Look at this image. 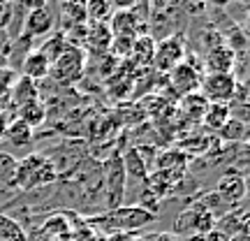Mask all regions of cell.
Returning a JSON list of instances; mask_svg holds the SVG:
<instances>
[{
	"instance_id": "4",
	"label": "cell",
	"mask_w": 250,
	"mask_h": 241,
	"mask_svg": "<svg viewBox=\"0 0 250 241\" xmlns=\"http://www.w3.org/2000/svg\"><path fill=\"white\" fill-rule=\"evenodd\" d=\"M155 218H158V214H151L142 206H118L102 218V223H107V227H111V230L130 232V230H139L144 225L153 223Z\"/></svg>"
},
{
	"instance_id": "5",
	"label": "cell",
	"mask_w": 250,
	"mask_h": 241,
	"mask_svg": "<svg viewBox=\"0 0 250 241\" xmlns=\"http://www.w3.org/2000/svg\"><path fill=\"white\" fill-rule=\"evenodd\" d=\"M215 227V216L202 206L197 202L195 206H190L186 209L183 214L176 218V225H174V232L179 234H199V237H204V234L213 232Z\"/></svg>"
},
{
	"instance_id": "8",
	"label": "cell",
	"mask_w": 250,
	"mask_h": 241,
	"mask_svg": "<svg viewBox=\"0 0 250 241\" xmlns=\"http://www.w3.org/2000/svg\"><path fill=\"white\" fill-rule=\"evenodd\" d=\"M202 77H204V72L199 70V67H195V65H190L188 61H183L169 72V86L176 95L186 98L190 93H199Z\"/></svg>"
},
{
	"instance_id": "3",
	"label": "cell",
	"mask_w": 250,
	"mask_h": 241,
	"mask_svg": "<svg viewBox=\"0 0 250 241\" xmlns=\"http://www.w3.org/2000/svg\"><path fill=\"white\" fill-rule=\"evenodd\" d=\"M186 61V37L181 35H169L155 42V54H153V67L162 74H169L179 63Z\"/></svg>"
},
{
	"instance_id": "22",
	"label": "cell",
	"mask_w": 250,
	"mask_h": 241,
	"mask_svg": "<svg viewBox=\"0 0 250 241\" xmlns=\"http://www.w3.org/2000/svg\"><path fill=\"white\" fill-rule=\"evenodd\" d=\"M0 241H28V232L17 218L0 214Z\"/></svg>"
},
{
	"instance_id": "25",
	"label": "cell",
	"mask_w": 250,
	"mask_h": 241,
	"mask_svg": "<svg viewBox=\"0 0 250 241\" xmlns=\"http://www.w3.org/2000/svg\"><path fill=\"white\" fill-rule=\"evenodd\" d=\"M208 107V102L202 93H190L186 98L181 100V109H183V114L188 118H192V121H202L204 118V111Z\"/></svg>"
},
{
	"instance_id": "16",
	"label": "cell",
	"mask_w": 250,
	"mask_h": 241,
	"mask_svg": "<svg viewBox=\"0 0 250 241\" xmlns=\"http://www.w3.org/2000/svg\"><path fill=\"white\" fill-rule=\"evenodd\" d=\"M9 105L14 109L23 107V105H28V102H35L37 100V84L35 81L26 79V77H19L17 84L9 88Z\"/></svg>"
},
{
	"instance_id": "27",
	"label": "cell",
	"mask_w": 250,
	"mask_h": 241,
	"mask_svg": "<svg viewBox=\"0 0 250 241\" xmlns=\"http://www.w3.org/2000/svg\"><path fill=\"white\" fill-rule=\"evenodd\" d=\"M26 14H28V9H26L23 2H12L9 21H7V28H5L9 42H12V40H17V37L23 33V21H26Z\"/></svg>"
},
{
	"instance_id": "30",
	"label": "cell",
	"mask_w": 250,
	"mask_h": 241,
	"mask_svg": "<svg viewBox=\"0 0 250 241\" xmlns=\"http://www.w3.org/2000/svg\"><path fill=\"white\" fill-rule=\"evenodd\" d=\"M132 42L134 37H114L111 40V54L116 56V58H125V56L132 54Z\"/></svg>"
},
{
	"instance_id": "12",
	"label": "cell",
	"mask_w": 250,
	"mask_h": 241,
	"mask_svg": "<svg viewBox=\"0 0 250 241\" xmlns=\"http://www.w3.org/2000/svg\"><path fill=\"white\" fill-rule=\"evenodd\" d=\"M37 40H33L30 35H26V33H21V35L17 37V40H12L7 46V51H5V61H7V67L9 70H14L19 74V70H21V65H23V61H26V56L30 54V51H35Z\"/></svg>"
},
{
	"instance_id": "11",
	"label": "cell",
	"mask_w": 250,
	"mask_h": 241,
	"mask_svg": "<svg viewBox=\"0 0 250 241\" xmlns=\"http://www.w3.org/2000/svg\"><path fill=\"white\" fill-rule=\"evenodd\" d=\"M215 195L220 197V202H225V204H239L246 197V179L241 174H234V172L225 174L223 179L215 183Z\"/></svg>"
},
{
	"instance_id": "10",
	"label": "cell",
	"mask_w": 250,
	"mask_h": 241,
	"mask_svg": "<svg viewBox=\"0 0 250 241\" xmlns=\"http://www.w3.org/2000/svg\"><path fill=\"white\" fill-rule=\"evenodd\" d=\"M234 65H236V54L229 46L218 44L208 49L204 56V74H234ZM236 77V74H234Z\"/></svg>"
},
{
	"instance_id": "33",
	"label": "cell",
	"mask_w": 250,
	"mask_h": 241,
	"mask_svg": "<svg viewBox=\"0 0 250 241\" xmlns=\"http://www.w3.org/2000/svg\"><path fill=\"white\" fill-rule=\"evenodd\" d=\"M146 241H176V237H171V234H160V237H148Z\"/></svg>"
},
{
	"instance_id": "23",
	"label": "cell",
	"mask_w": 250,
	"mask_h": 241,
	"mask_svg": "<svg viewBox=\"0 0 250 241\" xmlns=\"http://www.w3.org/2000/svg\"><path fill=\"white\" fill-rule=\"evenodd\" d=\"M121 160H123L125 176L130 174V176H134L137 181H146V179H148V167L144 165L142 155H139V151H137V149H130V151L125 153V158H121Z\"/></svg>"
},
{
	"instance_id": "32",
	"label": "cell",
	"mask_w": 250,
	"mask_h": 241,
	"mask_svg": "<svg viewBox=\"0 0 250 241\" xmlns=\"http://www.w3.org/2000/svg\"><path fill=\"white\" fill-rule=\"evenodd\" d=\"M7 125H9V118L5 111H0V139H5V132H7Z\"/></svg>"
},
{
	"instance_id": "21",
	"label": "cell",
	"mask_w": 250,
	"mask_h": 241,
	"mask_svg": "<svg viewBox=\"0 0 250 241\" xmlns=\"http://www.w3.org/2000/svg\"><path fill=\"white\" fill-rule=\"evenodd\" d=\"M153 54H155V40L151 35H137L132 42V54L134 61L139 65H153Z\"/></svg>"
},
{
	"instance_id": "20",
	"label": "cell",
	"mask_w": 250,
	"mask_h": 241,
	"mask_svg": "<svg viewBox=\"0 0 250 241\" xmlns=\"http://www.w3.org/2000/svg\"><path fill=\"white\" fill-rule=\"evenodd\" d=\"M33 128H28L23 121H19V118H12L7 125V132H5V139H7L12 146H28V144L33 142Z\"/></svg>"
},
{
	"instance_id": "26",
	"label": "cell",
	"mask_w": 250,
	"mask_h": 241,
	"mask_svg": "<svg viewBox=\"0 0 250 241\" xmlns=\"http://www.w3.org/2000/svg\"><path fill=\"white\" fill-rule=\"evenodd\" d=\"M218 134H220V139H225V142L243 144L248 139V123H241V121H236V118L229 116V121L218 130Z\"/></svg>"
},
{
	"instance_id": "14",
	"label": "cell",
	"mask_w": 250,
	"mask_h": 241,
	"mask_svg": "<svg viewBox=\"0 0 250 241\" xmlns=\"http://www.w3.org/2000/svg\"><path fill=\"white\" fill-rule=\"evenodd\" d=\"M111 40H114V35H111L107 23H93V26H88L86 46H88L93 54H98V56L107 54L109 46H111Z\"/></svg>"
},
{
	"instance_id": "9",
	"label": "cell",
	"mask_w": 250,
	"mask_h": 241,
	"mask_svg": "<svg viewBox=\"0 0 250 241\" xmlns=\"http://www.w3.org/2000/svg\"><path fill=\"white\" fill-rule=\"evenodd\" d=\"M54 12H56V5H49V2H46L44 7L28 12L26 21H23V33L30 35L33 40L51 35V30H54V26H56V14Z\"/></svg>"
},
{
	"instance_id": "24",
	"label": "cell",
	"mask_w": 250,
	"mask_h": 241,
	"mask_svg": "<svg viewBox=\"0 0 250 241\" xmlns=\"http://www.w3.org/2000/svg\"><path fill=\"white\" fill-rule=\"evenodd\" d=\"M155 162H158V172H174L176 174V170H179L183 174V170H186V165H188V155L183 151L171 149V151L162 153L160 158H155Z\"/></svg>"
},
{
	"instance_id": "17",
	"label": "cell",
	"mask_w": 250,
	"mask_h": 241,
	"mask_svg": "<svg viewBox=\"0 0 250 241\" xmlns=\"http://www.w3.org/2000/svg\"><path fill=\"white\" fill-rule=\"evenodd\" d=\"M215 230L223 234V237H234L246 230V211L239 209V211H232V214H225L220 220H215Z\"/></svg>"
},
{
	"instance_id": "28",
	"label": "cell",
	"mask_w": 250,
	"mask_h": 241,
	"mask_svg": "<svg viewBox=\"0 0 250 241\" xmlns=\"http://www.w3.org/2000/svg\"><path fill=\"white\" fill-rule=\"evenodd\" d=\"M65 46H67V42H65V35L62 33H54L51 37H46V42H42V44L37 46V51L44 56L46 61L54 65L56 61H58V56L65 51Z\"/></svg>"
},
{
	"instance_id": "29",
	"label": "cell",
	"mask_w": 250,
	"mask_h": 241,
	"mask_svg": "<svg viewBox=\"0 0 250 241\" xmlns=\"http://www.w3.org/2000/svg\"><path fill=\"white\" fill-rule=\"evenodd\" d=\"M114 5L111 2H86V17L90 23H104L114 14Z\"/></svg>"
},
{
	"instance_id": "15",
	"label": "cell",
	"mask_w": 250,
	"mask_h": 241,
	"mask_svg": "<svg viewBox=\"0 0 250 241\" xmlns=\"http://www.w3.org/2000/svg\"><path fill=\"white\" fill-rule=\"evenodd\" d=\"M56 9L61 12L62 19V28L70 30L74 26H86L88 23V17H86V2H62V5H56ZM62 30V33H65Z\"/></svg>"
},
{
	"instance_id": "2",
	"label": "cell",
	"mask_w": 250,
	"mask_h": 241,
	"mask_svg": "<svg viewBox=\"0 0 250 241\" xmlns=\"http://www.w3.org/2000/svg\"><path fill=\"white\" fill-rule=\"evenodd\" d=\"M83 67H86V54L83 49H77V46H65V51L58 56V61L51 65V72L49 77H54L58 84H74V81L81 79L83 74Z\"/></svg>"
},
{
	"instance_id": "31",
	"label": "cell",
	"mask_w": 250,
	"mask_h": 241,
	"mask_svg": "<svg viewBox=\"0 0 250 241\" xmlns=\"http://www.w3.org/2000/svg\"><path fill=\"white\" fill-rule=\"evenodd\" d=\"M9 12H12V2H0V30H5V28H7Z\"/></svg>"
},
{
	"instance_id": "7",
	"label": "cell",
	"mask_w": 250,
	"mask_h": 241,
	"mask_svg": "<svg viewBox=\"0 0 250 241\" xmlns=\"http://www.w3.org/2000/svg\"><path fill=\"white\" fill-rule=\"evenodd\" d=\"M125 170H123V160L114 155L111 160L107 162V172L102 176V183L104 186V195H107V206L114 211L118 206H123V193H125Z\"/></svg>"
},
{
	"instance_id": "1",
	"label": "cell",
	"mask_w": 250,
	"mask_h": 241,
	"mask_svg": "<svg viewBox=\"0 0 250 241\" xmlns=\"http://www.w3.org/2000/svg\"><path fill=\"white\" fill-rule=\"evenodd\" d=\"M58 179V170L51 160H46L42 153H30L23 160H17V176L14 186L21 190H33V188L51 186Z\"/></svg>"
},
{
	"instance_id": "19",
	"label": "cell",
	"mask_w": 250,
	"mask_h": 241,
	"mask_svg": "<svg viewBox=\"0 0 250 241\" xmlns=\"http://www.w3.org/2000/svg\"><path fill=\"white\" fill-rule=\"evenodd\" d=\"M229 105H215V102H208V107L204 111V118H202V123L206 125V130H220L227 121H229Z\"/></svg>"
},
{
	"instance_id": "6",
	"label": "cell",
	"mask_w": 250,
	"mask_h": 241,
	"mask_svg": "<svg viewBox=\"0 0 250 241\" xmlns=\"http://www.w3.org/2000/svg\"><path fill=\"white\" fill-rule=\"evenodd\" d=\"M234 90H236L234 74H204L199 84V93L206 98V102H215V105H229Z\"/></svg>"
},
{
	"instance_id": "18",
	"label": "cell",
	"mask_w": 250,
	"mask_h": 241,
	"mask_svg": "<svg viewBox=\"0 0 250 241\" xmlns=\"http://www.w3.org/2000/svg\"><path fill=\"white\" fill-rule=\"evenodd\" d=\"M14 118L23 121L28 128H33V130H35L37 125L44 123V118H46V107L42 105V102H40V100H35V102H28V105H23V107L17 109V116H14Z\"/></svg>"
},
{
	"instance_id": "13",
	"label": "cell",
	"mask_w": 250,
	"mask_h": 241,
	"mask_svg": "<svg viewBox=\"0 0 250 241\" xmlns=\"http://www.w3.org/2000/svg\"><path fill=\"white\" fill-rule=\"evenodd\" d=\"M19 72H21V77H26V79H30V81H40V79H46V77H49L51 63L35 49V51H30V54L26 56V61H23V65H21Z\"/></svg>"
}]
</instances>
